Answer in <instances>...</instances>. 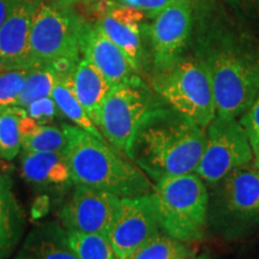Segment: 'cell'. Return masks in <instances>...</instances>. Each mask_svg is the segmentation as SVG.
Returning a JSON list of instances; mask_svg holds the SVG:
<instances>
[{
  "label": "cell",
  "mask_w": 259,
  "mask_h": 259,
  "mask_svg": "<svg viewBox=\"0 0 259 259\" xmlns=\"http://www.w3.org/2000/svg\"><path fill=\"white\" fill-rule=\"evenodd\" d=\"M27 114L34 119L38 125H47L56 118L57 113L59 112L56 102L52 97H42V99L35 100L24 107Z\"/></svg>",
  "instance_id": "obj_28"
},
{
  "label": "cell",
  "mask_w": 259,
  "mask_h": 259,
  "mask_svg": "<svg viewBox=\"0 0 259 259\" xmlns=\"http://www.w3.org/2000/svg\"><path fill=\"white\" fill-rule=\"evenodd\" d=\"M84 2H95V0H84Z\"/></svg>",
  "instance_id": "obj_32"
},
{
  "label": "cell",
  "mask_w": 259,
  "mask_h": 259,
  "mask_svg": "<svg viewBox=\"0 0 259 259\" xmlns=\"http://www.w3.org/2000/svg\"><path fill=\"white\" fill-rule=\"evenodd\" d=\"M119 4L130 6L138 11L143 12L148 17L154 18L162 10L169 6L176 0H115Z\"/></svg>",
  "instance_id": "obj_30"
},
{
  "label": "cell",
  "mask_w": 259,
  "mask_h": 259,
  "mask_svg": "<svg viewBox=\"0 0 259 259\" xmlns=\"http://www.w3.org/2000/svg\"><path fill=\"white\" fill-rule=\"evenodd\" d=\"M32 69V67H31ZM27 67H0V109L18 106L29 71Z\"/></svg>",
  "instance_id": "obj_26"
},
{
  "label": "cell",
  "mask_w": 259,
  "mask_h": 259,
  "mask_svg": "<svg viewBox=\"0 0 259 259\" xmlns=\"http://www.w3.org/2000/svg\"><path fill=\"white\" fill-rule=\"evenodd\" d=\"M71 84L77 99L82 103L89 118L94 124L99 126L101 107L112 85L105 76L84 58L79 59L74 67L71 76Z\"/></svg>",
  "instance_id": "obj_17"
},
{
  "label": "cell",
  "mask_w": 259,
  "mask_h": 259,
  "mask_svg": "<svg viewBox=\"0 0 259 259\" xmlns=\"http://www.w3.org/2000/svg\"><path fill=\"white\" fill-rule=\"evenodd\" d=\"M51 97L59 109L60 113L70 119L74 125L83 128L84 131L89 132L97 138H103L97 126L94 124L92 119L89 118L88 113L83 108L82 103L77 99L76 94L73 92L72 84L70 78H58L56 77L53 90H52Z\"/></svg>",
  "instance_id": "obj_20"
},
{
  "label": "cell",
  "mask_w": 259,
  "mask_h": 259,
  "mask_svg": "<svg viewBox=\"0 0 259 259\" xmlns=\"http://www.w3.org/2000/svg\"><path fill=\"white\" fill-rule=\"evenodd\" d=\"M153 89L167 106L206 128L216 116V103L208 69L192 52L168 69L155 73Z\"/></svg>",
  "instance_id": "obj_5"
},
{
  "label": "cell",
  "mask_w": 259,
  "mask_h": 259,
  "mask_svg": "<svg viewBox=\"0 0 259 259\" xmlns=\"http://www.w3.org/2000/svg\"><path fill=\"white\" fill-rule=\"evenodd\" d=\"M67 138L64 156L76 185L113 193L120 198L153 193V180L134 161L119 153L106 139L76 126H63Z\"/></svg>",
  "instance_id": "obj_3"
},
{
  "label": "cell",
  "mask_w": 259,
  "mask_h": 259,
  "mask_svg": "<svg viewBox=\"0 0 259 259\" xmlns=\"http://www.w3.org/2000/svg\"><path fill=\"white\" fill-rule=\"evenodd\" d=\"M205 143V128L164 105L138 130L130 158L156 184L164 178L194 173Z\"/></svg>",
  "instance_id": "obj_2"
},
{
  "label": "cell",
  "mask_w": 259,
  "mask_h": 259,
  "mask_svg": "<svg viewBox=\"0 0 259 259\" xmlns=\"http://www.w3.org/2000/svg\"><path fill=\"white\" fill-rule=\"evenodd\" d=\"M130 259H194V255L185 242L161 233Z\"/></svg>",
  "instance_id": "obj_22"
},
{
  "label": "cell",
  "mask_w": 259,
  "mask_h": 259,
  "mask_svg": "<svg viewBox=\"0 0 259 259\" xmlns=\"http://www.w3.org/2000/svg\"><path fill=\"white\" fill-rule=\"evenodd\" d=\"M67 138L64 128L50 125H38L37 128L23 139V151H50L64 153Z\"/></svg>",
  "instance_id": "obj_25"
},
{
  "label": "cell",
  "mask_w": 259,
  "mask_h": 259,
  "mask_svg": "<svg viewBox=\"0 0 259 259\" xmlns=\"http://www.w3.org/2000/svg\"><path fill=\"white\" fill-rule=\"evenodd\" d=\"M120 197L106 191L76 185L60 211L61 223L67 232L108 236L120 210Z\"/></svg>",
  "instance_id": "obj_12"
},
{
  "label": "cell",
  "mask_w": 259,
  "mask_h": 259,
  "mask_svg": "<svg viewBox=\"0 0 259 259\" xmlns=\"http://www.w3.org/2000/svg\"><path fill=\"white\" fill-rule=\"evenodd\" d=\"M17 0H0V28L4 24Z\"/></svg>",
  "instance_id": "obj_31"
},
{
  "label": "cell",
  "mask_w": 259,
  "mask_h": 259,
  "mask_svg": "<svg viewBox=\"0 0 259 259\" xmlns=\"http://www.w3.org/2000/svg\"><path fill=\"white\" fill-rule=\"evenodd\" d=\"M162 231L177 240L198 241L209 227V187L196 173L155 184Z\"/></svg>",
  "instance_id": "obj_4"
},
{
  "label": "cell",
  "mask_w": 259,
  "mask_h": 259,
  "mask_svg": "<svg viewBox=\"0 0 259 259\" xmlns=\"http://www.w3.org/2000/svg\"><path fill=\"white\" fill-rule=\"evenodd\" d=\"M162 232L154 191L144 196L121 198L120 210L108 233V239L116 258L130 259Z\"/></svg>",
  "instance_id": "obj_11"
},
{
  "label": "cell",
  "mask_w": 259,
  "mask_h": 259,
  "mask_svg": "<svg viewBox=\"0 0 259 259\" xmlns=\"http://www.w3.org/2000/svg\"><path fill=\"white\" fill-rule=\"evenodd\" d=\"M96 23L118 46L139 73L145 63L143 12L116 2H101Z\"/></svg>",
  "instance_id": "obj_13"
},
{
  "label": "cell",
  "mask_w": 259,
  "mask_h": 259,
  "mask_svg": "<svg viewBox=\"0 0 259 259\" xmlns=\"http://www.w3.org/2000/svg\"><path fill=\"white\" fill-rule=\"evenodd\" d=\"M24 113L19 106L0 109V157L6 161L14 160L22 148L21 119Z\"/></svg>",
  "instance_id": "obj_21"
},
{
  "label": "cell",
  "mask_w": 259,
  "mask_h": 259,
  "mask_svg": "<svg viewBox=\"0 0 259 259\" xmlns=\"http://www.w3.org/2000/svg\"><path fill=\"white\" fill-rule=\"evenodd\" d=\"M56 83V74L47 65H36L29 71L18 106L24 107L35 100L50 97Z\"/></svg>",
  "instance_id": "obj_24"
},
{
  "label": "cell",
  "mask_w": 259,
  "mask_h": 259,
  "mask_svg": "<svg viewBox=\"0 0 259 259\" xmlns=\"http://www.w3.org/2000/svg\"><path fill=\"white\" fill-rule=\"evenodd\" d=\"M164 105L141 78L118 84L107 94L97 127L113 148L130 158L138 130L151 113Z\"/></svg>",
  "instance_id": "obj_7"
},
{
  "label": "cell",
  "mask_w": 259,
  "mask_h": 259,
  "mask_svg": "<svg viewBox=\"0 0 259 259\" xmlns=\"http://www.w3.org/2000/svg\"><path fill=\"white\" fill-rule=\"evenodd\" d=\"M239 120L250 137L252 149H253V154L255 156L259 151V89L250 109Z\"/></svg>",
  "instance_id": "obj_29"
},
{
  "label": "cell",
  "mask_w": 259,
  "mask_h": 259,
  "mask_svg": "<svg viewBox=\"0 0 259 259\" xmlns=\"http://www.w3.org/2000/svg\"><path fill=\"white\" fill-rule=\"evenodd\" d=\"M14 259H78V257L71 248L66 229L50 222L30 231Z\"/></svg>",
  "instance_id": "obj_16"
},
{
  "label": "cell",
  "mask_w": 259,
  "mask_h": 259,
  "mask_svg": "<svg viewBox=\"0 0 259 259\" xmlns=\"http://www.w3.org/2000/svg\"><path fill=\"white\" fill-rule=\"evenodd\" d=\"M196 0H176L154 17L149 27L155 73L176 64L190 50Z\"/></svg>",
  "instance_id": "obj_10"
},
{
  "label": "cell",
  "mask_w": 259,
  "mask_h": 259,
  "mask_svg": "<svg viewBox=\"0 0 259 259\" xmlns=\"http://www.w3.org/2000/svg\"><path fill=\"white\" fill-rule=\"evenodd\" d=\"M231 14L246 28L259 27V0H223Z\"/></svg>",
  "instance_id": "obj_27"
},
{
  "label": "cell",
  "mask_w": 259,
  "mask_h": 259,
  "mask_svg": "<svg viewBox=\"0 0 259 259\" xmlns=\"http://www.w3.org/2000/svg\"><path fill=\"white\" fill-rule=\"evenodd\" d=\"M206 131V143L194 173L212 186L238 168L253 163L247 132L239 119L216 115Z\"/></svg>",
  "instance_id": "obj_9"
},
{
  "label": "cell",
  "mask_w": 259,
  "mask_h": 259,
  "mask_svg": "<svg viewBox=\"0 0 259 259\" xmlns=\"http://www.w3.org/2000/svg\"><path fill=\"white\" fill-rule=\"evenodd\" d=\"M67 238L71 248L78 259H118L108 236L67 232Z\"/></svg>",
  "instance_id": "obj_23"
},
{
  "label": "cell",
  "mask_w": 259,
  "mask_h": 259,
  "mask_svg": "<svg viewBox=\"0 0 259 259\" xmlns=\"http://www.w3.org/2000/svg\"><path fill=\"white\" fill-rule=\"evenodd\" d=\"M21 166L25 179L36 185L59 186L72 181L63 153L23 151Z\"/></svg>",
  "instance_id": "obj_18"
},
{
  "label": "cell",
  "mask_w": 259,
  "mask_h": 259,
  "mask_svg": "<svg viewBox=\"0 0 259 259\" xmlns=\"http://www.w3.org/2000/svg\"><path fill=\"white\" fill-rule=\"evenodd\" d=\"M84 22L73 11L38 3L30 29V57L35 66L59 60L78 61Z\"/></svg>",
  "instance_id": "obj_8"
},
{
  "label": "cell",
  "mask_w": 259,
  "mask_h": 259,
  "mask_svg": "<svg viewBox=\"0 0 259 259\" xmlns=\"http://www.w3.org/2000/svg\"><path fill=\"white\" fill-rule=\"evenodd\" d=\"M24 221L10 178L0 176V259H9L17 250Z\"/></svg>",
  "instance_id": "obj_19"
},
{
  "label": "cell",
  "mask_w": 259,
  "mask_h": 259,
  "mask_svg": "<svg viewBox=\"0 0 259 259\" xmlns=\"http://www.w3.org/2000/svg\"><path fill=\"white\" fill-rule=\"evenodd\" d=\"M38 0H17L0 28V67H27L35 65L30 57V29Z\"/></svg>",
  "instance_id": "obj_15"
},
{
  "label": "cell",
  "mask_w": 259,
  "mask_h": 259,
  "mask_svg": "<svg viewBox=\"0 0 259 259\" xmlns=\"http://www.w3.org/2000/svg\"><path fill=\"white\" fill-rule=\"evenodd\" d=\"M80 54L105 76L112 87L141 78L127 56L97 23H84Z\"/></svg>",
  "instance_id": "obj_14"
},
{
  "label": "cell",
  "mask_w": 259,
  "mask_h": 259,
  "mask_svg": "<svg viewBox=\"0 0 259 259\" xmlns=\"http://www.w3.org/2000/svg\"><path fill=\"white\" fill-rule=\"evenodd\" d=\"M190 50L212 83L216 115L240 119L259 89V40L226 6L196 0Z\"/></svg>",
  "instance_id": "obj_1"
},
{
  "label": "cell",
  "mask_w": 259,
  "mask_h": 259,
  "mask_svg": "<svg viewBox=\"0 0 259 259\" xmlns=\"http://www.w3.org/2000/svg\"><path fill=\"white\" fill-rule=\"evenodd\" d=\"M209 226L226 238H236L259 223V168L240 167L209 186Z\"/></svg>",
  "instance_id": "obj_6"
}]
</instances>
